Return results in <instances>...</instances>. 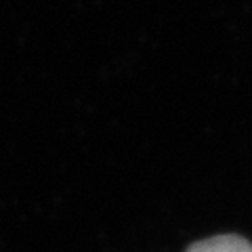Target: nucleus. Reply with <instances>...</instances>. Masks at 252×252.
I'll use <instances>...</instances> for the list:
<instances>
[{"instance_id":"obj_1","label":"nucleus","mask_w":252,"mask_h":252,"mask_svg":"<svg viewBox=\"0 0 252 252\" xmlns=\"http://www.w3.org/2000/svg\"><path fill=\"white\" fill-rule=\"evenodd\" d=\"M187 252H252V244L244 240L242 235L233 233H223L215 235V238L195 242L193 246H189Z\"/></svg>"}]
</instances>
